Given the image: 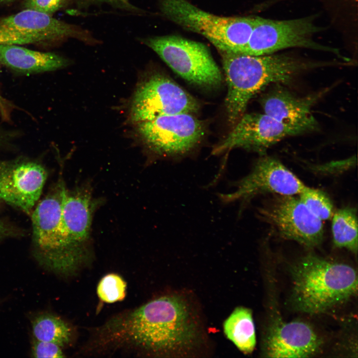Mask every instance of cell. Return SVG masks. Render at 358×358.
<instances>
[{
  "mask_svg": "<svg viewBox=\"0 0 358 358\" xmlns=\"http://www.w3.org/2000/svg\"><path fill=\"white\" fill-rule=\"evenodd\" d=\"M102 330L104 338L117 346L158 355L190 349L197 334L188 306L176 295L152 300L112 319Z\"/></svg>",
  "mask_w": 358,
  "mask_h": 358,
  "instance_id": "6da1fadb",
  "label": "cell"
},
{
  "mask_svg": "<svg viewBox=\"0 0 358 358\" xmlns=\"http://www.w3.org/2000/svg\"><path fill=\"white\" fill-rule=\"evenodd\" d=\"M228 86L225 105L234 126L250 100L267 86L287 85L304 72L317 68V61L288 54L254 56L219 52Z\"/></svg>",
  "mask_w": 358,
  "mask_h": 358,
  "instance_id": "7a4b0ae2",
  "label": "cell"
},
{
  "mask_svg": "<svg viewBox=\"0 0 358 358\" xmlns=\"http://www.w3.org/2000/svg\"><path fill=\"white\" fill-rule=\"evenodd\" d=\"M291 300L302 312L318 314L357 294L358 276L352 266L309 254L291 269Z\"/></svg>",
  "mask_w": 358,
  "mask_h": 358,
  "instance_id": "3957f363",
  "label": "cell"
},
{
  "mask_svg": "<svg viewBox=\"0 0 358 358\" xmlns=\"http://www.w3.org/2000/svg\"><path fill=\"white\" fill-rule=\"evenodd\" d=\"M164 16L184 29L206 37L219 52L242 53L256 17H226L205 11L187 0H158Z\"/></svg>",
  "mask_w": 358,
  "mask_h": 358,
  "instance_id": "277c9868",
  "label": "cell"
},
{
  "mask_svg": "<svg viewBox=\"0 0 358 358\" xmlns=\"http://www.w3.org/2000/svg\"><path fill=\"white\" fill-rule=\"evenodd\" d=\"M167 65L191 84L215 88L222 82L221 71L203 44L177 35L138 38Z\"/></svg>",
  "mask_w": 358,
  "mask_h": 358,
  "instance_id": "5b68a950",
  "label": "cell"
},
{
  "mask_svg": "<svg viewBox=\"0 0 358 358\" xmlns=\"http://www.w3.org/2000/svg\"><path fill=\"white\" fill-rule=\"evenodd\" d=\"M71 38L90 45L101 43L87 29L33 10L0 19V45L57 43Z\"/></svg>",
  "mask_w": 358,
  "mask_h": 358,
  "instance_id": "8992f818",
  "label": "cell"
},
{
  "mask_svg": "<svg viewBox=\"0 0 358 358\" xmlns=\"http://www.w3.org/2000/svg\"><path fill=\"white\" fill-rule=\"evenodd\" d=\"M315 16L276 20L256 17L248 42L242 53L259 56L273 54L289 48L300 47L332 53L349 61L339 50L321 44L312 38L323 30L314 23Z\"/></svg>",
  "mask_w": 358,
  "mask_h": 358,
  "instance_id": "52a82bcc",
  "label": "cell"
},
{
  "mask_svg": "<svg viewBox=\"0 0 358 358\" xmlns=\"http://www.w3.org/2000/svg\"><path fill=\"white\" fill-rule=\"evenodd\" d=\"M135 125L139 138L150 151L169 158L190 153L200 142L205 130L202 121L186 113L160 116Z\"/></svg>",
  "mask_w": 358,
  "mask_h": 358,
  "instance_id": "ba28073f",
  "label": "cell"
},
{
  "mask_svg": "<svg viewBox=\"0 0 358 358\" xmlns=\"http://www.w3.org/2000/svg\"><path fill=\"white\" fill-rule=\"evenodd\" d=\"M63 182L47 195L31 213L34 254L40 265L49 270L72 272L65 247L62 223Z\"/></svg>",
  "mask_w": 358,
  "mask_h": 358,
  "instance_id": "9c48e42d",
  "label": "cell"
},
{
  "mask_svg": "<svg viewBox=\"0 0 358 358\" xmlns=\"http://www.w3.org/2000/svg\"><path fill=\"white\" fill-rule=\"evenodd\" d=\"M199 108L198 101L167 77L155 74L137 88L131 101L129 117L137 123L157 117L186 113Z\"/></svg>",
  "mask_w": 358,
  "mask_h": 358,
  "instance_id": "30bf717a",
  "label": "cell"
},
{
  "mask_svg": "<svg viewBox=\"0 0 358 358\" xmlns=\"http://www.w3.org/2000/svg\"><path fill=\"white\" fill-rule=\"evenodd\" d=\"M261 217L284 239L307 248H314L322 241V220L314 215L294 195H277L260 208Z\"/></svg>",
  "mask_w": 358,
  "mask_h": 358,
  "instance_id": "8fae6325",
  "label": "cell"
},
{
  "mask_svg": "<svg viewBox=\"0 0 358 358\" xmlns=\"http://www.w3.org/2000/svg\"><path fill=\"white\" fill-rule=\"evenodd\" d=\"M305 186L278 160L263 155L249 174L234 182L233 191L220 194L219 197L223 203L239 202L243 204L261 194L298 195Z\"/></svg>",
  "mask_w": 358,
  "mask_h": 358,
  "instance_id": "7c38bea8",
  "label": "cell"
},
{
  "mask_svg": "<svg viewBox=\"0 0 358 358\" xmlns=\"http://www.w3.org/2000/svg\"><path fill=\"white\" fill-rule=\"evenodd\" d=\"M97 203L88 188L69 191L63 183L62 223L66 256L72 271L88 255L92 216Z\"/></svg>",
  "mask_w": 358,
  "mask_h": 358,
  "instance_id": "4fadbf2b",
  "label": "cell"
},
{
  "mask_svg": "<svg viewBox=\"0 0 358 358\" xmlns=\"http://www.w3.org/2000/svg\"><path fill=\"white\" fill-rule=\"evenodd\" d=\"M299 135L295 129L265 113H244L226 137L213 148L211 154L220 155L242 148L264 155L284 138Z\"/></svg>",
  "mask_w": 358,
  "mask_h": 358,
  "instance_id": "5bb4252c",
  "label": "cell"
},
{
  "mask_svg": "<svg viewBox=\"0 0 358 358\" xmlns=\"http://www.w3.org/2000/svg\"><path fill=\"white\" fill-rule=\"evenodd\" d=\"M47 177L40 163L29 159L0 161V200L30 214Z\"/></svg>",
  "mask_w": 358,
  "mask_h": 358,
  "instance_id": "9a60e30c",
  "label": "cell"
},
{
  "mask_svg": "<svg viewBox=\"0 0 358 358\" xmlns=\"http://www.w3.org/2000/svg\"><path fill=\"white\" fill-rule=\"evenodd\" d=\"M260 99L264 113L278 121L290 126L300 134L319 130V124L313 114V106L328 91L300 96L290 91L282 84H274Z\"/></svg>",
  "mask_w": 358,
  "mask_h": 358,
  "instance_id": "2e32d148",
  "label": "cell"
},
{
  "mask_svg": "<svg viewBox=\"0 0 358 358\" xmlns=\"http://www.w3.org/2000/svg\"><path fill=\"white\" fill-rule=\"evenodd\" d=\"M322 343L307 323L299 321L277 322L267 335L264 353L270 358H307L317 354Z\"/></svg>",
  "mask_w": 358,
  "mask_h": 358,
  "instance_id": "e0dca14e",
  "label": "cell"
},
{
  "mask_svg": "<svg viewBox=\"0 0 358 358\" xmlns=\"http://www.w3.org/2000/svg\"><path fill=\"white\" fill-rule=\"evenodd\" d=\"M0 63L22 73L56 70L67 66V59L52 52L34 51L15 45H0Z\"/></svg>",
  "mask_w": 358,
  "mask_h": 358,
  "instance_id": "ac0fdd59",
  "label": "cell"
},
{
  "mask_svg": "<svg viewBox=\"0 0 358 358\" xmlns=\"http://www.w3.org/2000/svg\"><path fill=\"white\" fill-rule=\"evenodd\" d=\"M227 338L245 354L254 350L256 343L255 327L250 309L244 307L235 309L223 323Z\"/></svg>",
  "mask_w": 358,
  "mask_h": 358,
  "instance_id": "d6986e66",
  "label": "cell"
},
{
  "mask_svg": "<svg viewBox=\"0 0 358 358\" xmlns=\"http://www.w3.org/2000/svg\"><path fill=\"white\" fill-rule=\"evenodd\" d=\"M332 232L334 246L345 248L356 255L358 252V219L356 210L345 207L334 213Z\"/></svg>",
  "mask_w": 358,
  "mask_h": 358,
  "instance_id": "ffe728a7",
  "label": "cell"
},
{
  "mask_svg": "<svg viewBox=\"0 0 358 358\" xmlns=\"http://www.w3.org/2000/svg\"><path fill=\"white\" fill-rule=\"evenodd\" d=\"M32 333L37 340L53 343L61 348L72 339V330L68 324L53 314L44 313L36 316L32 321Z\"/></svg>",
  "mask_w": 358,
  "mask_h": 358,
  "instance_id": "44dd1931",
  "label": "cell"
},
{
  "mask_svg": "<svg viewBox=\"0 0 358 358\" xmlns=\"http://www.w3.org/2000/svg\"><path fill=\"white\" fill-rule=\"evenodd\" d=\"M305 206L321 220L331 219L334 214L333 205L323 191L305 186L298 194Z\"/></svg>",
  "mask_w": 358,
  "mask_h": 358,
  "instance_id": "7402d4cb",
  "label": "cell"
},
{
  "mask_svg": "<svg viewBox=\"0 0 358 358\" xmlns=\"http://www.w3.org/2000/svg\"><path fill=\"white\" fill-rule=\"evenodd\" d=\"M69 4L75 6L74 13H83L90 8H102L108 6L113 10L125 12L133 15H143L145 11L134 5L130 0H69Z\"/></svg>",
  "mask_w": 358,
  "mask_h": 358,
  "instance_id": "603a6c76",
  "label": "cell"
},
{
  "mask_svg": "<svg viewBox=\"0 0 358 358\" xmlns=\"http://www.w3.org/2000/svg\"><path fill=\"white\" fill-rule=\"evenodd\" d=\"M126 288V283L122 277L116 274L110 273L100 280L97 287V293L102 301L113 303L124 298Z\"/></svg>",
  "mask_w": 358,
  "mask_h": 358,
  "instance_id": "cb8c5ba5",
  "label": "cell"
},
{
  "mask_svg": "<svg viewBox=\"0 0 358 358\" xmlns=\"http://www.w3.org/2000/svg\"><path fill=\"white\" fill-rule=\"evenodd\" d=\"M69 5V0H24L25 9L49 15Z\"/></svg>",
  "mask_w": 358,
  "mask_h": 358,
  "instance_id": "d4e9b609",
  "label": "cell"
},
{
  "mask_svg": "<svg viewBox=\"0 0 358 358\" xmlns=\"http://www.w3.org/2000/svg\"><path fill=\"white\" fill-rule=\"evenodd\" d=\"M61 347L53 343L34 339L32 345V357L34 358H63Z\"/></svg>",
  "mask_w": 358,
  "mask_h": 358,
  "instance_id": "484cf974",
  "label": "cell"
},
{
  "mask_svg": "<svg viewBox=\"0 0 358 358\" xmlns=\"http://www.w3.org/2000/svg\"><path fill=\"white\" fill-rule=\"evenodd\" d=\"M20 232L15 227L0 219V240L19 235Z\"/></svg>",
  "mask_w": 358,
  "mask_h": 358,
  "instance_id": "4316f807",
  "label": "cell"
},
{
  "mask_svg": "<svg viewBox=\"0 0 358 358\" xmlns=\"http://www.w3.org/2000/svg\"><path fill=\"white\" fill-rule=\"evenodd\" d=\"M12 108L11 103L2 96L0 92V113L3 119L7 120L9 119Z\"/></svg>",
  "mask_w": 358,
  "mask_h": 358,
  "instance_id": "83f0119b",
  "label": "cell"
},
{
  "mask_svg": "<svg viewBox=\"0 0 358 358\" xmlns=\"http://www.w3.org/2000/svg\"><path fill=\"white\" fill-rule=\"evenodd\" d=\"M3 141V137L0 133V145Z\"/></svg>",
  "mask_w": 358,
  "mask_h": 358,
  "instance_id": "f1b7e54d",
  "label": "cell"
},
{
  "mask_svg": "<svg viewBox=\"0 0 358 358\" xmlns=\"http://www.w3.org/2000/svg\"><path fill=\"white\" fill-rule=\"evenodd\" d=\"M11 0H0V3L8 2Z\"/></svg>",
  "mask_w": 358,
  "mask_h": 358,
  "instance_id": "f546056e",
  "label": "cell"
}]
</instances>
